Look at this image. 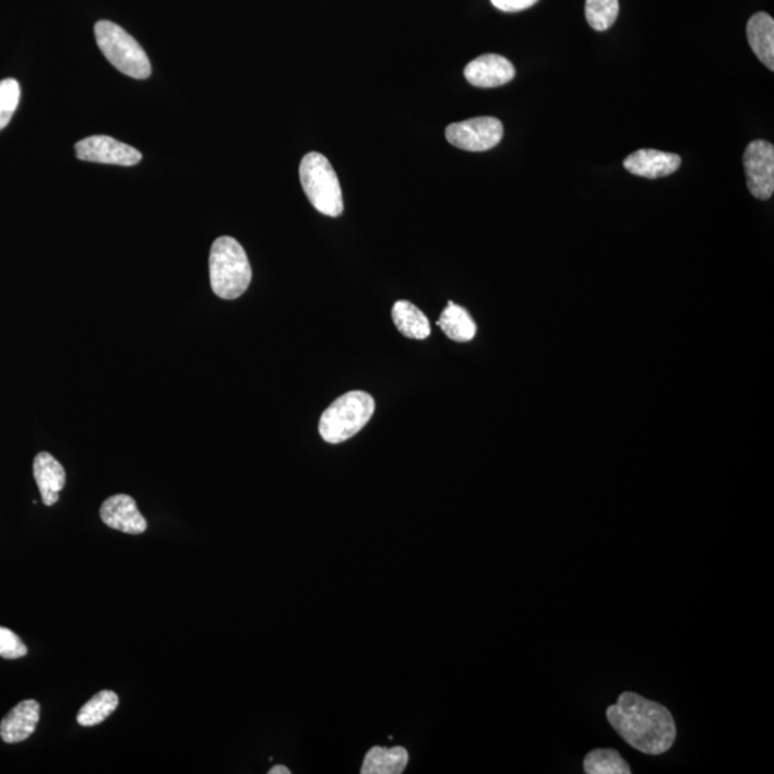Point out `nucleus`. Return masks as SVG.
I'll return each instance as SVG.
<instances>
[{
    "label": "nucleus",
    "instance_id": "obj_11",
    "mask_svg": "<svg viewBox=\"0 0 774 774\" xmlns=\"http://www.w3.org/2000/svg\"><path fill=\"white\" fill-rule=\"evenodd\" d=\"M680 165L679 155L657 150L635 151L624 159L627 171L634 174V176L650 178V180L671 176L680 168Z\"/></svg>",
    "mask_w": 774,
    "mask_h": 774
},
{
    "label": "nucleus",
    "instance_id": "obj_12",
    "mask_svg": "<svg viewBox=\"0 0 774 774\" xmlns=\"http://www.w3.org/2000/svg\"><path fill=\"white\" fill-rule=\"evenodd\" d=\"M40 718V705L36 700H24L13 707L0 723V737L4 743L15 745L29 739Z\"/></svg>",
    "mask_w": 774,
    "mask_h": 774
},
{
    "label": "nucleus",
    "instance_id": "obj_16",
    "mask_svg": "<svg viewBox=\"0 0 774 774\" xmlns=\"http://www.w3.org/2000/svg\"><path fill=\"white\" fill-rule=\"evenodd\" d=\"M393 323L403 336L425 341L430 334V323L422 310L412 305L410 301H396L392 309Z\"/></svg>",
    "mask_w": 774,
    "mask_h": 774
},
{
    "label": "nucleus",
    "instance_id": "obj_8",
    "mask_svg": "<svg viewBox=\"0 0 774 774\" xmlns=\"http://www.w3.org/2000/svg\"><path fill=\"white\" fill-rule=\"evenodd\" d=\"M75 153L81 162L122 165V167H132L142 159V154L134 146L123 144L108 135H94L81 140L75 145Z\"/></svg>",
    "mask_w": 774,
    "mask_h": 774
},
{
    "label": "nucleus",
    "instance_id": "obj_14",
    "mask_svg": "<svg viewBox=\"0 0 774 774\" xmlns=\"http://www.w3.org/2000/svg\"><path fill=\"white\" fill-rule=\"evenodd\" d=\"M748 39L755 57L769 68L774 70V21L767 13L759 12L750 17L748 24Z\"/></svg>",
    "mask_w": 774,
    "mask_h": 774
},
{
    "label": "nucleus",
    "instance_id": "obj_5",
    "mask_svg": "<svg viewBox=\"0 0 774 774\" xmlns=\"http://www.w3.org/2000/svg\"><path fill=\"white\" fill-rule=\"evenodd\" d=\"M95 38L105 58L123 75L134 78V80L150 78L148 55L121 26L111 21H99L95 25Z\"/></svg>",
    "mask_w": 774,
    "mask_h": 774
},
{
    "label": "nucleus",
    "instance_id": "obj_15",
    "mask_svg": "<svg viewBox=\"0 0 774 774\" xmlns=\"http://www.w3.org/2000/svg\"><path fill=\"white\" fill-rule=\"evenodd\" d=\"M409 762V753L406 749L396 748L384 749L380 746L368 751L366 754L361 774H401L405 772Z\"/></svg>",
    "mask_w": 774,
    "mask_h": 774
},
{
    "label": "nucleus",
    "instance_id": "obj_10",
    "mask_svg": "<svg viewBox=\"0 0 774 774\" xmlns=\"http://www.w3.org/2000/svg\"><path fill=\"white\" fill-rule=\"evenodd\" d=\"M465 78L478 88H497L515 78V68L510 59L497 53H487L474 59L465 68Z\"/></svg>",
    "mask_w": 774,
    "mask_h": 774
},
{
    "label": "nucleus",
    "instance_id": "obj_20",
    "mask_svg": "<svg viewBox=\"0 0 774 774\" xmlns=\"http://www.w3.org/2000/svg\"><path fill=\"white\" fill-rule=\"evenodd\" d=\"M620 12L618 0H587L585 16L593 29L604 32L610 29Z\"/></svg>",
    "mask_w": 774,
    "mask_h": 774
},
{
    "label": "nucleus",
    "instance_id": "obj_19",
    "mask_svg": "<svg viewBox=\"0 0 774 774\" xmlns=\"http://www.w3.org/2000/svg\"><path fill=\"white\" fill-rule=\"evenodd\" d=\"M587 774H630L629 763L616 749H594L584 758Z\"/></svg>",
    "mask_w": 774,
    "mask_h": 774
},
{
    "label": "nucleus",
    "instance_id": "obj_3",
    "mask_svg": "<svg viewBox=\"0 0 774 774\" xmlns=\"http://www.w3.org/2000/svg\"><path fill=\"white\" fill-rule=\"evenodd\" d=\"M376 405L368 392L353 391L334 401L320 418V437L332 445L349 441L372 419Z\"/></svg>",
    "mask_w": 774,
    "mask_h": 774
},
{
    "label": "nucleus",
    "instance_id": "obj_24",
    "mask_svg": "<svg viewBox=\"0 0 774 774\" xmlns=\"http://www.w3.org/2000/svg\"><path fill=\"white\" fill-rule=\"evenodd\" d=\"M291 772L288 771L286 766H274L273 769H270L269 774H290Z\"/></svg>",
    "mask_w": 774,
    "mask_h": 774
},
{
    "label": "nucleus",
    "instance_id": "obj_9",
    "mask_svg": "<svg viewBox=\"0 0 774 774\" xmlns=\"http://www.w3.org/2000/svg\"><path fill=\"white\" fill-rule=\"evenodd\" d=\"M99 514L105 525L126 534H144L148 526L136 507L135 499L126 493L108 498L100 507Z\"/></svg>",
    "mask_w": 774,
    "mask_h": 774
},
{
    "label": "nucleus",
    "instance_id": "obj_17",
    "mask_svg": "<svg viewBox=\"0 0 774 774\" xmlns=\"http://www.w3.org/2000/svg\"><path fill=\"white\" fill-rule=\"evenodd\" d=\"M438 326L453 342H471L476 334V324L464 307L449 301L445 310L438 320Z\"/></svg>",
    "mask_w": 774,
    "mask_h": 774
},
{
    "label": "nucleus",
    "instance_id": "obj_7",
    "mask_svg": "<svg viewBox=\"0 0 774 774\" xmlns=\"http://www.w3.org/2000/svg\"><path fill=\"white\" fill-rule=\"evenodd\" d=\"M746 178L751 194L769 200L774 192V146L759 140L750 142L743 155Z\"/></svg>",
    "mask_w": 774,
    "mask_h": 774
},
{
    "label": "nucleus",
    "instance_id": "obj_1",
    "mask_svg": "<svg viewBox=\"0 0 774 774\" xmlns=\"http://www.w3.org/2000/svg\"><path fill=\"white\" fill-rule=\"evenodd\" d=\"M614 730L631 748L648 755L667 753L675 745L677 728L670 710L663 704L626 691L607 708Z\"/></svg>",
    "mask_w": 774,
    "mask_h": 774
},
{
    "label": "nucleus",
    "instance_id": "obj_22",
    "mask_svg": "<svg viewBox=\"0 0 774 774\" xmlns=\"http://www.w3.org/2000/svg\"><path fill=\"white\" fill-rule=\"evenodd\" d=\"M27 654L24 641L20 639L12 630L0 627V657L8 659H16L25 657Z\"/></svg>",
    "mask_w": 774,
    "mask_h": 774
},
{
    "label": "nucleus",
    "instance_id": "obj_6",
    "mask_svg": "<svg viewBox=\"0 0 774 774\" xmlns=\"http://www.w3.org/2000/svg\"><path fill=\"white\" fill-rule=\"evenodd\" d=\"M503 139V126L497 118L480 117L452 123L446 128V140L456 148L484 153Z\"/></svg>",
    "mask_w": 774,
    "mask_h": 774
},
{
    "label": "nucleus",
    "instance_id": "obj_2",
    "mask_svg": "<svg viewBox=\"0 0 774 774\" xmlns=\"http://www.w3.org/2000/svg\"><path fill=\"white\" fill-rule=\"evenodd\" d=\"M253 273L240 242L233 237H219L210 253V282L215 296L236 300L249 288Z\"/></svg>",
    "mask_w": 774,
    "mask_h": 774
},
{
    "label": "nucleus",
    "instance_id": "obj_4",
    "mask_svg": "<svg viewBox=\"0 0 774 774\" xmlns=\"http://www.w3.org/2000/svg\"><path fill=\"white\" fill-rule=\"evenodd\" d=\"M300 182L311 205L329 217L343 214V194L337 174L320 153H309L300 163Z\"/></svg>",
    "mask_w": 774,
    "mask_h": 774
},
{
    "label": "nucleus",
    "instance_id": "obj_18",
    "mask_svg": "<svg viewBox=\"0 0 774 774\" xmlns=\"http://www.w3.org/2000/svg\"><path fill=\"white\" fill-rule=\"evenodd\" d=\"M118 703V695L114 691H100L80 710L76 721L84 727L98 726L116 712Z\"/></svg>",
    "mask_w": 774,
    "mask_h": 774
},
{
    "label": "nucleus",
    "instance_id": "obj_23",
    "mask_svg": "<svg viewBox=\"0 0 774 774\" xmlns=\"http://www.w3.org/2000/svg\"><path fill=\"white\" fill-rule=\"evenodd\" d=\"M495 8L502 12H521L534 7L538 0H491Z\"/></svg>",
    "mask_w": 774,
    "mask_h": 774
},
{
    "label": "nucleus",
    "instance_id": "obj_13",
    "mask_svg": "<svg viewBox=\"0 0 774 774\" xmlns=\"http://www.w3.org/2000/svg\"><path fill=\"white\" fill-rule=\"evenodd\" d=\"M34 476L45 505H55L67 484L63 466L50 453L40 452L34 461Z\"/></svg>",
    "mask_w": 774,
    "mask_h": 774
},
{
    "label": "nucleus",
    "instance_id": "obj_21",
    "mask_svg": "<svg viewBox=\"0 0 774 774\" xmlns=\"http://www.w3.org/2000/svg\"><path fill=\"white\" fill-rule=\"evenodd\" d=\"M20 82L13 80V78L0 81V131L7 128L9 122H11L13 114L16 112L17 105H20Z\"/></svg>",
    "mask_w": 774,
    "mask_h": 774
}]
</instances>
